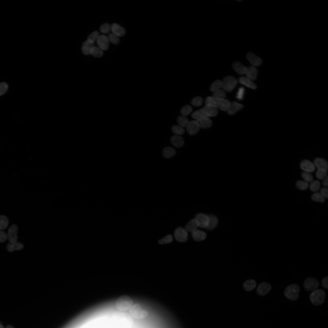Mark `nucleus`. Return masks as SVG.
<instances>
[{
    "label": "nucleus",
    "instance_id": "7ed1b4c3",
    "mask_svg": "<svg viewBox=\"0 0 328 328\" xmlns=\"http://www.w3.org/2000/svg\"><path fill=\"white\" fill-rule=\"evenodd\" d=\"M133 303V301L129 296L123 295L117 299L116 306L119 310L125 311L129 309L132 306Z\"/></svg>",
    "mask_w": 328,
    "mask_h": 328
},
{
    "label": "nucleus",
    "instance_id": "aec40b11",
    "mask_svg": "<svg viewBox=\"0 0 328 328\" xmlns=\"http://www.w3.org/2000/svg\"><path fill=\"white\" fill-rule=\"evenodd\" d=\"M314 164L318 169H324L328 170V163L326 160L320 158H316L314 161Z\"/></svg>",
    "mask_w": 328,
    "mask_h": 328
},
{
    "label": "nucleus",
    "instance_id": "58836bf2",
    "mask_svg": "<svg viewBox=\"0 0 328 328\" xmlns=\"http://www.w3.org/2000/svg\"><path fill=\"white\" fill-rule=\"evenodd\" d=\"M308 184L307 182L305 181L298 180L296 183V186L297 188L300 190H305L308 187Z\"/></svg>",
    "mask_w": 328,
    "mask_h": 328
},
{
    "label": "nucleus",
    "instance_id": "5fc2aeb1",
    "mask_svg": "<svg viewBox=\"0 0 328 328\" xmlns=\"http://www.w3.org/2000/svg\"><path fill=\"white\" fill-rule=\"evenodd\" d=\"M328 277H324L322 280V284L323 286L325 288H328Z\"/></svg>",
    "mask_w": 328,
    "mask_h": 328
},
{
    "label": "nucleus",
    "instance_id": "1a4fd4ad",
    "mask_svg": "<svg viewBox=\"0 0 328 328\" xmlns=\"http://www.w3.org/2000/svg\"><path fill=\"white\" fill-rule=\"evenodd\" d=\"M18 227L15 224H13L9 229L7 234L9 242L14 243L17 242Z\"/></svg>",
    "mask_w": 328,
    "mask_h": 328
},
{
    "label": "nucleus",
    "instance_id": "09e8293b",
    "mask_svg": "<svg viewBox=\"0 0 328 328\" xmlns=\"http://www.w3.org/2000/svg\"><path fill=\"white\" fill-rule=\"evenodd\" d=\"M100 29L101 32L104 34L108 33L111 30V26L109 24L105 23L101 26Z\"/></svg>",
    "mask_w": 328,
    "mask_h": 328
},
{
    "label": "nucleus",
    "instance_id": "8fccbe9b",
    "mask_svg": "<svg viewBox=\"0 0 328 328\" xmlns=\"http://www.w3.org/2000/svg\"><path fill=\"white\" fill-rule=\"evenodd\" d=\"M8 84L5 82L0 83V96L3 95L7 91Z\"/></svg>",
    "mask_w": 328,
    "mask_h": 328
},
{
    "label": "nucleus",
    "instance_id": "4d7b16f0",
    "mask_svg": "<svg viewBox=\"0 0 328 328\" xmlns=\"http://www.w3.org/2000/svg\"><path fill=\"white\" fill-rule=\"evenodd\" d=\"M5 328H14L13 327V326H12L11 325H7L5 327Z\"/></svg>",
    "mask_w": 328,
    "mask_h": 328
},
{
    "label": "nucleus",
    "instance_id": "423d86ee",
    "mask_svg": "<svg viewBox=\"0 0 328 328\" xmlns=\"http://www.w3.org/2000/svg\"><path fill=\"white\" fill-rule=\"evenodd\" d=\"M131 316L137 319H142L146 317L148 314V312L143 309L141 306L138 304L132 306L129 309Z\"/></svg>",
    "mask_w": 328,
    "mask_h": 328
},
{
    "label": "nucleus",
    "instance_id": "393cba45",
    "mask_svg": "<svg viewBox=\"0 0 328 328\" xmlns=\"http://www.w3.org/2000/svg\"><path fill=\"white\" fill-rule=\"evenodd\" d=\"M171 142L173 146L177 148L181 147L184 143V140L183 138L179 135H173L171 137Z\"/></svg>",
    "mask_w": 328,
    "mask_h": 328
},
{
    "label": "nucleus",
    "instance_id": "c756f323",
    "mask_svg": "<svg viewBox=\"0 0 328 328\" xmlns=\"http://www.w3.org/2000/svg\"><path fill=\"white\" fill-rule=\"evenodd\" d=\"M94 46V43H90L87 40L85 41L83 43L82 47L83 53L85 55L89 54L91 49Z\"/></svg>",
    "mask_w": 328,
    "mask_h": 328
},
{
    "label": "nucleus",
    "instance_id": "2eb2a0df",
    "mask_svg": "<svg viewBox=\"0 0 328 328\" xmlns=\"http://www.w3.org/2000/svg\"><path fill=\"white\" fill-rule=\"evenodd\" d=\"M186 127L188 133L191 135L196 134L200 128L196 121L194 120L189 121Z\"/></svg>",
    "mask_w": 328,
    "mask_h": 328
},
{
    "label": "nucleus",
    "instance_id": "a211bd4d",
    "mask_svg": "<svg viewBox=\"0 0 328 328\" xmlns=\"http://www.w3.org/2000/svg\"><path fill=\"white\" fill-rule=\"evenodd\" d=\"M111 30L113 33L118 36H122L125 35L126 31L125 29L118 24L114 23L111 26Z\"/></svg>",
    "mask_w": 328,
    "mask_h": 328
},
{
    "label": "nucleus",
    "instance_id": "f257e3e1",
    "mask_svg": "<svg viewBox=\"0 0 328 328\" xmlns=\"http://www.w3.org/2000/svg\"><path fill=\"white\" fill-rule=\"evenodd\" d=\"M217 108L210 104H206L201 109L194 112L192 117L196 120L204 118L216 116L218 114Z\"/></svg>",
    "mask_w": 328,
    "mask_h": 328
},
{
    "label": "nucleus",
    "instance_id": "f704fd0d",
    "mask_svg": "<svg viewBox=\"0 0 328 328\" xmlns=\"http://www.w3.org/2000/svg\"><path fill=\"white\" fill-rule=\"evenodd\" d=\"M222 81L220 80H217L214 82L211 85L210 90L213 92L218 90L222 87Z\"/></svg>",
    "mask_w": 328,
    "mask_h": 328
},
{
    "label": "nucleus",
    "instance_id": "4468645a",
    "mask_svg": "<svg viewBox=\"0 0 328 328\" xmlns=\"http://www.w3.org/2000/svg\"><path fill=\"white\" fill-rule=\"evenodd\" d=\"M300 168L305 172L311 173L315 169V166L313 163L308 160H304L300 164Z\"/></svg>",
    "mask_w": 328,
    "mask_h": 328
},
{
    "label": "nucleus",
    "instance_id": "603ef678",
    "mask_svg": "<svg viewBox=\"0 0 328 328\" xmlns=\"http://www.w3.org/2000/svg\"><path fill=\"white\" fill-rule=\"evenodd\" d=\"M244 91V89L243 87H241L239 89L236 95V97L238 99L241 100L242 99Z\"/></svg>",
    "mask_w": 328,
    "mask_h": 328
},
{
    "label": "nucleus",
    "instance_id": "6ab92c4d",
    "mask_svg": "<svg viewBox=\"0 0 328 328\" xmlns=\"http://www.w3.org/2000/svg\"><path fill=\"white\" fill-rule=\"evenodd\" d=\"M243 105L236 102L231 103L230 106L227 111L228 114L232 115L235 114L237 111L243 108Z\"/></svg>",
    "mask_w": 328,
    "mask_h": 328
},
{
    "label": "nucleus",
    "instance_id": "5701e85b",
    "mask_svg": "<svg viewBox=\"0 0 328 328\" xmlns=\"http://www.w3.org/2000/svg\"><path fill=\"white\" fill-rule=\"evenodd\" d=\"M258 71L256 68L253 66L248 68V71L246 74L247 77L251 80H255L257 78Z\"/></svg>",
    "mask_w": 328,
    "mask_h": 328
},
{
    "label": "nucleus",
    "instance_id": "412c9836",
    "mask_svg": "<svg viewBox=\"0 0 328 328\" xmlns=\"http://www.w3.org/2000/svg\"><path fill=\"white\" fill-rule=\"evenodd\" d=\"M232 66L235 71L240 74H246L248 71V68L238 62H234Z\"/></svg>",
    "mask_w": 328,
    "mask_h": 328
},
{
    "label": "nucleus",
    "instance_id": "c03bdc74",
    "mask_svg": "<svg viewBox=\"0 0 328 328\" xmlns=\"http://www.w3.org/2000/svg\"><path fill=\"white\" fill-rule=\"evenodd\" d=\"M226 94L224 90L219 89L214 92L213 97L218 98L225 99Z\"/></svg>",
    "mask_w": 328,
    "mask_h": 328
},
{
    "label": "nucleus",
    "instance_id": "473e14b6",
    "mask_svg": "<svg viewBox=\"0 0 328 328\" xmlns=\"http://www.w3.org/2000/svg\"><path fill=\"white\" fill-rule=\"evenodd\" d=\"M9 224V220L8 218L4 215H0V230L6 228Z\"/></svg>",
    "mask_w": 328,
    "mask_h": 328
},
{
    "label": "nucleus",
    "instance_id": "39448f33",
    "mask_svg": "<svg viewBox=\"0 0 328 328\" xmlns=\"http://www.w3.org/2000/svg\"><path fill=\"white\" fill-rule=\"evenodd\" d=\"M299 287L298 285L291 284L285 289L284 292V295L289 299L295 301L299 298Z\"/></svg>",
    "mask_w": 328,
    "mask_h": 328
},
{
    "label": "nucleus",
    "instance_id": "9d476101",
    "mask_svg": "<svg viewBox=\"0 0 328 328\" xmlns=\"http://www.w3.org/2000/svg\"><path fill=\"white\" fill-rule=\"evenodd\" d=\"M174 236L177 241L184 242L187 240L188 233L185 228L182 227L177 228L175 231Z\"/></svg>",
    "mask_w": 328,
    "mask_h": 328
},
{
    "label": "nucleus",
    "instance_id": "864d4df0",
    "mask_svg": "<svg viewBox=\"0 0 328 328\" xmlns=\"http://www.w3.org/2000/svg\"><path fill=\"white\" fill-rule=\"evenodd\" d=\"M320 193L324 198H328V189L327 187H325L322 188L320 190Z\"/></svg>",
    "mask_w": 328,
    "mask_h": 328
},
{
    "label": "nucleus",
    "instance_id": "cd10ccee",
    "mask_svg": "<svg viewBox=\"0 0 328 328\" xmlns=\"http://www.w3.org/2000/svg\"><path fill=\"white\" fill-rule=\"evenodd\" d=\"M176 154L175 149L172 147H167L163 149L162 152L163 156L166 158H170Z\"/></svg>",
    "mask_w": 328,
    "mask_h": 328
},
{
    "label": "nucleus",
    "instance_id": "4c0bfd02",
    "mask_svg": "<svg viewBox=\"0 0 328 328\" xmlns=\"http://www.w3.org/2000/svg\"><path fill=\"white\" fill-rule=\"evenodd\" d=\"M312 199L314 201L323 203L325 201V198L319 192L313 193L311 196Z\"/></svg>",
    "mask_w": 328,
    "mask_h": 328
},
{
    "label": "nucleus",
    "instance_id": "f3484780",
    "mask_svg": "<svg viewBox=\"0 0 328 328\" xmlns=\"http://www.w3.org/2000/svg\"><path fill=\"white\" fill-rule=\"evenodd\" d=\"M197 123L200 128H210L212 125V122L209 118H204L196 119Z\"/></svg>",
    "mask_w": 328,
    "mask_h": 328
},
{
    "label": "nucleus",
    "instance_id": "79ce46f5",
    "mask_svg": "<svg viewBox=\"0 0 328 328\" xmlns=\"http://www.w3.org/2000/svg\"><path fill=\"white\" fill-rule=\"evenodd\" d=\"M192 111V108L189 105L184 106L181 109L180 112L182 115L185 116L189 115Z\"/></svg>",
    "mask_w": 328,
    "mask_h": 328
},
{
    "label": "nucleus",
    "instance_id": "f03ea898",
    "mask_svg": "<svg viewBox=\"0 0 328 328\" xmlns=\"http://www.w3.org/2000/svg\"><path fill=\"white\" fill-rule=\"evenodd\" d=\"M206 104H210L223 111H227L231 103L225 99L218 98L213 97H208L205 100Z\"/></svg>",
    "mask_w": 328,
    "mask_h": 328
},
{
    "label": "nucleus",
    "instance_id": "0eeeda50",
    "mask_svg": "<svg viewBox=\"0 0 328 328\" xmlns=\"http://www.w3.org/2000/svg\"><path fill=\"white\" fill-rule=\"evenodd\" d=\"M222 87L225 91L231 92L237 85V81L234 77L228 76L226 77L222 81Z\"/></svg>",
    "mask_w": 328,
    "mask_h": 328
},
{
    "label": "nucleus",
    "instance_id": "dca6fc26",
    "mask_svg": "<svg viewBox=\"0 0 328 328\" xmlns=\"http://www.w3.org/2000/svg\"><path fill=\"white\" fill-rule=\"evenodd\" d=\"M246 57L249 62L253 66H259L262 63V60L252 53H248L247 54Z\"/></svg>",
    "mask_w": 328,
    "mask_h": 328
},
{
    "label": "nucleus",
    "instance_id": "20e7f679",
    "mask_svg": "<svg viewBox=\"0 0 328 328\" xmlns=\"http://www.w3.org/2000/svg\"><path fill=\"white\" fill-rule=\"evenodd\" d=\"M326 297L325 291L322 289H316L313 291L309 296L311 302L316 306L320 305L324 302Z\"/></svg>",
    "mask_w": 328,
    "mask_h": 328
},
{
    "label": "nucleus",
    "instance_id": "9b49d317",
    "mask_svg": "<svg viewBox=\"0 0 328 328\" xmlns=\"http://www.w3.org/2000/svg\"><path fill=\"white\" fill-rule=\"evenodd\" d=\"M197 220L199 226L200 227L206 228L209 222V216L202 213L196 214L195 218Z\"/></svg>",
    "mask_w": 328,
    "mask_h": 328
},
{
    "label": "nucleus",
    "instance_id": "bb28decb",
    "mask_svg": "<svg viewBox=\"0 0 328 328\" xmlns=\"http://www.w3.org/2000/svg\"><path fill=\"white\" fill-rule=\"evenodd\" d=\"M23 244L19 242H9L6 246V248L8 251L12 252L14 250H21L23 248Z\"/></svg>",
    "mask_w": 328,
    "mask_h": 328
},
{
    "label": "nucleus",
    "instance_id": "a18cd8bd",
    "mask_svg": "<svg viewBox=\"0 0 328 328\" xmlns=\"http://www.w3.org/2000/svg\"><path fill=\"white\" fill-rule=\"evenodd\" d=\"M109 42L115 44H118L119 43V39L118 36L113 33H110L108 37Z\"/></svg>",
    "mask_w": 328,
    "mask_h": 328
},
{
    "label": "nucleus",
    "instance_id": "ea45409f",
    "mask_svg": "<svg viewBox=\"0 0 328 328\" xmlns=\"http://www.w3.org/2000/svg\"><path fill=\"white\" fill-rule=\"evenodd\" d=\"M172 130L174 134L178 135L183 134L185 132L184 129L183 128L176 125H173L172 127Z\"/></svg>",
    "mask_w": 328,
    "mask_h": 328
},
{
    "label": "nucleus",
    "instance_id": "4be33fe9",
    "mask_svg": "<svg viewBox=\"0 0 328 328\" xmlns=\"http://www.w3.org/2000/svg\"><path fill=\"white\" fill-rule=\"evenodd\" d=\"M193 239L196 241H201L204 240L206 237V233L201 230L196 229L192 232Z\"/></svg>",
    "mask_w": 328,
    "mask_h": 328
},
{
    "label": "nucleus",
    "instance_id": "ddd939ff",
    "mask_svg": "<svg viewBox=\"0 0 328 328\" xmlns=\"http://www.w3.org/2000/svg\"><path fill=\"white\" fill-rule=\"evenodd\" d=\"M272 288L271 285L266 282L260 284L257 289V294L260 296H263L267 294Z\"/></svg>",
    "mask_w": 328,
    "mask_h": 328
},
{
    "label": "nucleus",
    "instance_id": "de8ad7c7",
    "mask_svg": "<svg viewBox=\"0 0 328 328\" xmlns=\"http://www.w3.org/2000/svg\"><path fill=\"white\" fill-rule=\"evenodd\" d=\"M203 102L202 98L200 97H194L192 100L191 103L193 105L198 107L201 106Z\"/></svg>",
    "mask_w": 328,
    "mask_h": 328
},
{
    "label": "nucleus",
    "instance_id": "13d9d810",
    "mask_svg": "<svg viewBox=\"0 0 328 328\" xmlns=\"http://www.w3.org/2000/svg\"><path fill=\"white\" fill-rule=\"evenodd\" d=\"M0 328H5L3 326L2 324H0Z\"/></svg>",
    "mask_w": 328,
    "mask_h": 328
},
{
    "label": "nucleus",
    "instance_id": "a19ab883",
    "mask_svg": "<svg viewBox=\"0 0 328 328\" xmlns=\"http://www.w3.org/2000/svg\"><path fill=\"white\" fill-rule=\"evenodd\" d=\"M99 36V32L97 31H94L89 35L87 40L90 43H94Z\"/></svg>",
    "mask_w": 328,
    "mask_h": 328
},
{
    "label": "nucleus",
    "instance_id": "2f4dec72",
    "mask_svg": "<svg viewBox=\"0 0 328 328\" xmlns=\"http://www.w3.org/2000/svg\"><path fill=\"white\" fill-rule=\"evenodd\" d=\"M90 54L94 56L100 57L103 56V52L99 48L94 46L91 49Z\"/></svg>",
    "mask_w": 328,
    "mask_h": 328
},
{
    "label": "nucleus",
    "instance_id": "6e6d98bb",
    "mask_svg": "<svg viewBox=\"0 0 328 328\" xmlns=\"http://www.w3.org/2000/svg\"><path fill=\"white\" fill-rule=\"evenodd\" d=\"M323 185L327 187L328 185V177L327 176L325 177L322 182Z\"/></svg>",
    "mask_w": 328,
    "mask_h": 328
},
{
    "label": "nucleus",
    "instance_id": "6e6552de",
    "mask_svg": "<svg viewBox=\"0 0 328 328\" xmlns=\"http://www.w3.org/2000/svg\"><path fill=\"white\" fill-rule=\"evenodd\" d=\"M319 283L318 281L314 278L309 277L307 278L304 283V287L308 291H313L319 287Z\"/></svg>",
    "mask_w": 328,
    "mask_h": 328
},
{
    "label": "nucleus",
    "instance_id": "7c9ffc66",
    "mask_svg": "<svg viewBox=\"0 0 328 328\" xmlns=\"http://www.w3.org/2000/svg\"><path fill=\"white\" fill-rule=\"evenodd\" d=\"M209 218V222L208 226L206 229L210 230L214 229L217 226L218 224V219L217 217L213 215H208Z\"/></svg>",
    "mask_w": 328,
    "mask_h": 328
},
{
    "label": "nucleus",
    "instance_id": "c85d7f7f",
    "mask_svg": "<svg viewBox=\"0 0 328 328\" xmlns=\"http://www.w3.org/2000/svg\"><path fill=\"white\" fill-rule=\"evenodd\" d=\"M256 283L253 279H249L246 281L243 284V287L247 291H250L256 286Z\"/></svg>",
    "mask_w": 328,
    "mask_h": 328
},
{
    "label": "nucleus",
    "instance_id": "37998d69",
    "mask_svg": "<svg viewBox=\"0 0 328 328\" xmlns=\"http://www.w3.org/2000/svg\"><path fill=\"white\" fill-rule=\"evenodd\" d=\"M301 176L307 182L311 183L313 180V176L310 173L304 172L302 173Z\"/></svg>",
    "mask_w": 328,
    "mask_h": 328
},
{
    "label": "nucleus",
    "instance_id": "a878e982",
    "mask_svg": "<svg viewBox=\"0 0 328 328\" xmlns=\"http://www.w3.org/2000/svg\"><path fill=\"white\" fill-rule=\"evenodd\" d=\"M238 81L240 83L252 89H255L257 88L256 85L247 77H240L239 78Z\"/></svg>",
    "mask_w": 328,
    "mask_h": 328
},
{
    "label": "nucleus",
    "instance_id": "c9c22d12",
    "mask_svg": "<svg viewBox=\"0 0 328 328\" xmlns=\"http://www.w3.org/2000/svg\"><path fill=\"white\" fill-rule=\"evenodd\" d=\"M327 170L324 169H318L316 173V177L319 179H323L327 176Z\"/></svg>",
    "mask_w": 328,
    "mask_h": 328
},
{
    "label": "nucleus",
    "instance_id": "3c124183",
    "mask_svg": "<svg viewBox=\"0 0 328 328\" xmlns=\"http://www.w3.org/2000/svg\"><path fill=\"white\" fill-rule=\"evenodd\" d=\"M8 238L7 234L4 231L0 230V242H3Z\"/></svg>",
    "mask_w": 328,
    "mask_h": 328
},
{
    "label": "nucleus",
    "instance_id": "e433bc0d",
    "mask_svg": "<svg viewBox=\"0 0 328 328\" xmlns=\"http://www.w3.org/2000/svg\"><path fill=\"white\" fill-rule=\"evenodd\" d=\"M320 186V182L318 180H316L311 183L309 185V188L311 191L315 192L319 190Z\"/></svg>",
    "mask_w": 328,
    "mask_h": 328
},
{
    "label": "nucleus",
    "instance_id": "b1692460",
    "mask_svg": "<svg viewBox=\"0 0 328 328\" xmlns=\"http://www.w3.org/2000/svg\"><path fill=\"white\" fill-rule=\"evenodd\" d=\"M199 227L197 220L194 218L190 220L186 225L185 229L187 231L192 232Z\"/></svg>",
    "mask_w": 328,
    "mask_h": 328
},
{
    "label": "nucleus",
    "instance_id": "72a5a7b5",
    "mask_svg": "<svg viewBox=\"0 0 328 328\" xmlns=\"http://www.w3.org/2000/svg\"><path fill=\"white\" fill-rule=\"evenodd\" d=\"M177 122L180 126L183 128L186 127L189 121L185 116L181 115L178 117Z\"/></svg>",
    "mask_w": 328,
    "mask_h": 328
},
{
    "label": "nucleus",
    "instance_id": "f8f14e48",
    "mask_svg": "<svg viewBox=\"0 0 328 328\" xmlns=\"http://www.w3.org/2000/svg\"><path fill=\"white\" fill-rule=\"evenodd\" d=\"M97 43L99 47L102 50H106L109 48V41L108 37L104 35H99Z\"/></svg>",
    "mask_w": 328,
    "mask_h": 328
},
{
    "label": "nucleus",
    "instance_id": "49530a36",
    "mask_svg": "<svg viewBox=\"0 0 328 328\" xmlns=\"http://www.w3.org/2000/svg\"><path fill=\"white\" fill-rule=\"evenodd\" d=\"M172 241V237L171 235L169 234L159 240L158 243L160 244H164L170 243Z\"/></svg>",
    "mask_w": 328,
    "mask_h": 328
}]
</instances>
